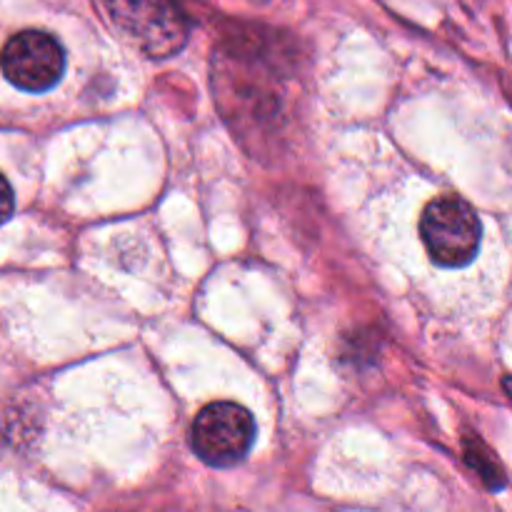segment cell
Wrapping results in <instances>:
<instances>
[{
  "mask_svg": "<svg viewBox=\"0 0 512 512\" xmlns=\"http://www.w3.org/2000/svg\"><path fill=\"white\" fill-rule=\"evenodd\" d=\"M480 218L473 205L455 195H443L423 210L420 238L430 258L443 268L473 263L480 248Z\"/></svg>",
  "mask_w": 512,
  "mask_h": 512,
  "instance_id": "6da1fadb",
  "label": "cell"
},
{
  "mask_svg": "<svg viewBox=\"0 0 512 512\" xmlns=\"http://www.w3.org/2000/svg\"><path fill=\"white\" fill-rule=\"evenodd\" d=\"M255 440V420L243 405L213 403L200 410L190 428V445L203 463L213 468L238 465Z\"/></svg>",
  "mask_w": 512,
  "mask_h": 512,
  "instance_id": "7a4b0ae2",
  "label": "cell"
},
{
  "mask_svg": "<svg viewBox=\"0 0 512 512\" xmlns=\"http://www.w3.org/2000/svg\"><path fill=\"white\" fill-rule=\"evenodd\" d=\"M5 78L25 93H45L65 73V50L43 30H23L5 43L0 53Z\"/></svg>",
  "mask_w": 512,
  "mask_h": 512,
  "instance_id": "3957f363",
  "label": "cell"
},
{
  "mask_svg": "<svg viewBox=\"0 0 512 512\" xmlns=\"http://www.w3.org/2000/svg\"><path fill=\"white\" fill-rule=\"evenodd\" d=\"M115 20L153 58H165L185 43L188 20L175 0H115Z\"/></svg>",
  "mask_w": 512,
  "mask_h": 512,
  "instance_id": "277c9868",
  "label": "cell"
},
{
  "mask_svg": "<svg viewBox=\"0 0 512 512\" xmlns=\"http://www.w3.org/2000/svg\"><path fill=\"white\" fill-rule=\"evenodd\" d=\"M13 208H15L13 188H10L8 180L0 175V225H3L10 215H13Z\"/></svg>",
  "mask_w": 512,
  "mask_h": 512,
  "instance_id": "5b68a950",
  "label": "cell"
}]
</instances>
